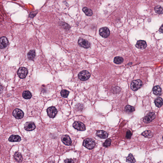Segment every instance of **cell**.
<instances>
[{"mask_svg":"<svg viewBox=\"0 0 163 163\" xmlns=\"http://www.w3.org/2000/svg\"><path fill=\"white\" fill-rule=\"evenodd\" d=\"M83 145L88 149H92L95 146L96 143L94 140L90 138L86 139L84 140Z\"/></svg>","mask_w":163,"mask_h":163,"instance_id":"1","label":"cell"},{"mask_svg":"<svg viewBox=\"0 0 163 163\" xmlns=\"http://www.w3.org/2000/svg\"><path fill=\"white\" fill-rule=\"evenodd\" d=\"M142 82L141 80H133L131 84V88L133 91H136L142 87Z\"/></svg>","mask_w":163,"mask_h":163,"instance_id":"2","label":"cell"},{"mask_svg":"<svg viewBox=\"0 0 163 163\" xmlns=\"http://www.w3.org/2000/svg\"><path fill=\"white\" fill-rule=\"evenodd\" d=\"M90 76V73L86 70H83L81 71L78 75V78L82 81H85L88 80Z\"/></svg>","mask_w":163,"mask_h":163,"instance_id":"3","label":"cell"},{"mask_svg":"<svg viewBox=\"0 0 163 163\" xmlns=\"http://www.w3.org/2000/svg\"><path fill=\"white\" fill-rule=\"evenodd\" d=\"M156 117L155 114L154 112H150L143 119V121L145 123H149L155 119Z\"/></svg>","mask_w":163,"mask_h":163,"instance_id":"4","label":"cell"},{"mask_svg":"<svg viewBox=\"0 0 163 163\" xmlns=\"http://www.w3.org/2000/svg\"><path fill=\"white\" fill-rule=\"evenodd\" d=\"M47 114L48 116L51 118H54L57 113V111L56 108L54 106H51L47 110Z\"/></svg>","mask_w":163,"mask_h":163,"instance_id":"5","label":"cell"},{"mask_svg":"<svg viewBox=\"0 0 163 163\" xmlns=\"http://www.w3.org/2000/svg\"><path fill=\"white\" fill-rule=\"evenodd\" d=\"M78 43L80 47L85 49H88L90 46V43L88 41L82 38H80L78 39Z\"/></svg>","mask_w":163,"mask_h":163,"instance_id":"6","label":"cell"},{"mask_svg":"<svg viewBox=\"0 0 163 163\" xmlns=\"http://www.w3.org/2000/svg\"><path fill=\"white\" fill-rule=\"evenodd\" d=\"M28 71L27 68L22 67L19 68L18 71V75L20 78L23 79L26 77L28 75Z\"/></svg>","mask_w":163,"mask_h":163,"instance_id":"7","label":"cell"},{"mask_svg":"<svg viewBox=\"0 0 163 163\" xmlns=\"http://www.w3.org/2000/svg\"><path fill=\"white\" fill-rule=\"evenodd\" d=\"M99 34L104 38H107L110 35L109 29L107 27H103L99 30Z\"/></svg>","mask_w":163,"mask_h":163,"instance_id":"8","label":"cell"},{"mask_svg":"<svg viewBox=\"0 0 163 163\" xmlns=\"http://www.w3.org/2000/svg\"><path fill=\"white\" fill-rule=\"evenodd\" d=\"M13 114L14 117L16 119H20L23 117L24 113L21 110L16 109L13 111Z\"/></svg>","mask_w":163,"mask_h":163,"instance_id":"9","label":"cell"},{"mask_svg":"<svg viewBox=\"0 0 163 163\" xmlns=\"http://www.w3.org/2000/svg\"><path fill=\"white\" fill-rule=\"evenodd\" d=\"M73 127L77 130L83 131L85 130V126L83 123L80 122H75L73 123Z\"/></svg>","mask_w":163,"mask_h":163,"instance_id":"10","label":"cell"},{"mask_svg":"<svg viewBox=\"0 0 163 163\" xmlns=\"http://www.w3.org/2000/svg\"><path fill=\"white\" fill-rule=\"evenodd\" d=\"M8 44V41L5 37L0 38V49H3L6 48Z\"/></svg>","mask_w":163,"mask_h":163,"instance_id":"11","label":"cell"},{"mask_svg":"<svg viewBox=\"0 0 163 163\" xmlns=\"http://www.w3.org/2000/svg\"><path fill=\"white\" fill-rule=\"evenodd\" d=\"M36 125L34 123L32 122H27L25 124L24 129L27 131H31L36 128Z\"/></svg>","mask_w":163,"mask_h":163,"instance_id":"12","label":"cell"},{"mask_svg":"<svg viewBox=\"0 0 163 163\" xmlns=\"http://www.w3.org/2000/svg\"><path fill=\"white\" fill-rule=\"evenodd\" d=\"M136 46L139 49L143 50L146 48L147 44L145 41L143 40H140L137 43Z\"/></svg>","mask_w":163,"mask_h":163,"instance_id":"13","label":"cell"},{"mask_svg":"<svg viewBox=\"0 0 163 163\" xmlns=\"http://www.w3.org/2000/svg\"><path fill=\"white\" fill-rule=\"evenodd\" d=\"M62 142L66 145H70L72 143V141L70 137L67 135H63L62 137Z\"/></svg>","mask_w":163,"mask_h":163,"instance_id":"14","label":"cell"},{"mask_svg":"<svg viewBox=\"0 0 163 163\" xmlns=\"http://www.w3.org/2000/svg\"><path fill=\"white\" fill-rule=\"evenodd\" d=\"M96 136L102 139H105L108 137V133L104 131L99 130L97 132L96 134Z\"/></svg>","mask_w":163,"mask_h":163,"instance_id":"15","label":"cell"},{"mask_svg":"<svg viewBox=\"0 0 163 163\" xmlns=\"http://www.w3.org/2000/svg\"><path fill=\"white\" fill-rule=\"evenodd\" d=\"M153 91L154 94L155 95L160 96L162 94V89L160 86H156L153 88Z\"/></svg>","mask_w":163,"mask_h":163,"instance_id":"16","label":"cell"},{"mask_svg":"<svg viewBox=\"0 0 163 163\" xmlns=\"http://www.w3.org/2000/svg\"><path fill=\"white\" fill-rule=\"evenodd\" d=\"M21 138L19 136L15 135L11 136L8 139L9 141L12 142H20L21 141Z\"/></svg>","mask_w":163,"mask_h":163,"instance_id":"17","label":"cell"},{"mask_svg":"<svg viewBox=\"0 0 163 163\" xmlns=\"http://www.w3.org/2000/svg\"><path fill=\"white\" fill-rule=\"evenodd\" d=\"M14 158L16 161L18 162H21L23 160L22 156V154L18 152H16L14 156Z\"/></svg>","mask_w":163,"mask_h":163,"instance_id":"18","label":"cell"},{"mask_svg":"<svg viewBox=\"0 0 163 163\" xmlns=\"http://www.w3.org/2000/svg\"><path fill=\"white\" fill-rule=\"evenodd\" d=\"M36 53L34 50H30L28 54V57L29 60H34L36 57Z\"/></svg>","mask_w":163,"mask_h":163,"instance_id":"19","label":"cell"},{"mask_svg":"<svg viewBox=\"0 0 163 163\" xmlns=\"http://www.w3.org/2000/svg\"><path fill=\"white\" fill-rule=\"evenodd\" d=\"M156 106L158 107H160L163 105V100L161 97H158L156 99L155 101Z\"/></svg>","mask_w":163,"mask_h":163,"instance_id":"20","label":"cell"},{"mask_svg":"<svg viewBox=\"0 0 163 163\" xmlns=\"http://www.w3.org/2000/svg\"><path fill=\"white\" fill-rule=\"evenodd\" d=\"M23 97L25 99H30L32 95L31 92L29 91H24L22 94Z\"/></svg>","mask_w":163,"mask_h":163,"instance_id":"21","label":"cell"},{"mask_svg":"<svg viewBox=\"0 0 163 163\" xmlns=\"http://www.w3.org/2000/svg\"><path fill=\"white\" fill-rule=\"evenodd\" d=\"M82 11L86 15L88 16H91L93 14V13L92 10L90 9L89 8L84 7L82 9Z\"/></svg>","mask_w":163,"mask_h":163,"instance_id":"22","label":"cell"},{"mask_svg":"<svg viewBox=\"0 0 163 163\" xmlns=\"http://www.w3.org/2000/svg\"><path fill=\"white\" fill-rule=\"evenodd\" d=\"M135 110V109L133 107L129 105H127L126 106L125 108V111L126 113H131Z\"/></svg>","mask_w":163,"mask_h":163,"instance_id":"23","label":"cell"},{"mask_svg":"<svg viewBox=\"0 0 163 163\" xmlns=\"http://www.w3.org/2000/svg\"><path fill=\"white\" fill-rule=\"evenodd\" d=\"M143 136L145 137L151 138L152 137L153 134L150 131L147 130L143 132L141 134Z\"/></svg>","mask_w":163,"mask_h":163,"instance_id":"24","label":"cell"},{"mask_svg":"<svg viewBox=\"0 0 163 163\" xmlns=\"http://www.w3.org/2000/svg\"><path fill=\"white\" fill-rule=\"evenodd\" d=\"M123 61V58L119 57H116L114 59V62L116 64H120L122 63Z\"/></svg>","mask_w":163,"mask_h":163,"instance_id":"25","label":"cell"},{"mask_svg":"<svg viewBox=\"0 0 163 163\" xmlns=\"http://www.w3.org/2000/svg\"><path fill=\"white\" fill-rule=\"evenodd\" d=\"M126 162L128 163H134L136 162L135 159L131 154H130L127 157Z\"/></svg>","mask_w":163,"mask_h":163,"instance_id":"26","label":"cell"},{"mask_svg":"<svg viewBox=\"0 0 163 163\" xmlns=\"http://www.w3.org/2000/svg\"><path fill=\"white\" fill-rule=\"evenodd\" d=\"M155 10L157 14H161L163 13V8L160 6H157L155 7Z\"/></svg>","mask_w":163,"mask_h":163,"instance_id":"27","label":"cell"},{"mask_svg":"<svg viewBox=\"0 0 163 163\" xmlns=\"http://www.w3.org/2000/svg\"><path fill=\"white\" fill-rule=\"evenodd\" d=\"M69 94V92L68 90L63 89L61 91V94L62 97L66 98L68 97Z\"/></svg>","mask_w":163,"mask_h":163,"instance_id":"28","label":"cell"},{"mask_svg":"<svg viewBox=\"0 0 163 163\" xmlns=\"http://www.w3.org/2000/svg\"><path fill=\"white\" fill-rule=\"evenodd\" d=\"M111 140L110 139H108L106 140L104 143L103 144L104 146L105 147H108L110 146L111 143Z\"/></svg>","mask_w":163,"mask_h":163,"instance_id":"29","label":"cell"},{"mask_svg":"<svg viewBox=\"0 0 163 163\" xmlns=\"http://www.w3.org/2000/svg\"><path fill=\"white\" fill-rule=\"evenodd\" d=\"M132 135V134L131 132L130 131L128 130L127 132L126 137L127 138L130 139L131 138Z\"/></svg>","mask_w":163,"mask_h":163,"instance_id":"30","label":"cell"},{"mask_svg":"<svg viewBox=\"0 0 163 163\" xmlns=\"http://www.w3.org/2000/svg\"><path fill=\"white\" fill-rule=\"evenodd\" d=\"M61 24H62L61 26H62V27H63L64 29H69V27H70L69 25H68L67 24L65 23H62Z\"/></svg>","mask_w":163,"mask_h":163,"instance_id":"31","label":"cell"},{"mask_svg":"<svg viewBox=\"0 0 163 163\" xmlns=\"http://www.w3.org/2000/svg\"><path fill=\"white\" fill-rule=\"evenodd\" d=\"M76 108L77 109L80 110L83 108V105H82V104H77L76 105Z\"/></svg>","mask_w":163,"mask_h":163,"instance_id":"32","label":"cell"},{"mask_svg":"<svg viewBox=\"0 0 163 163\" xmlns=\"http://www.w3.org/2000/svg\"><path fill=\"white\" fill-rule=\"evenodd\" d=\"M65 162L66 163H74L73 160L71 159H67L65 160Z\"/></svg>","mask_w":163,"mask_h":163,"instance_id":"33","label":"cell"},{"mask_svg":"<svg viewBox=\"0 0 163 163\" xmlns=\"http://www.w3.org/2000/svg\"><path fill=\"white\" fill-rule=\"evenodd\" d=\"M4 87L3 85L1 83H0V94L1 93L3 90Z\"/></svg>","mask_w":163,"mask_h":163,"instance_id":"34","label":"cell"},{"mask_svg":"<svg viewBox=\"0 0 163 163\" xmlns=\"http://www.w3.org/2000/svg\"><path fill=\"white\" fill-rule=\"evenodd\" d=\"M159 31H160L161 32V33H163V26H162L161 28H160V29Z\"/></svg>","mask_w":163,"mask_h":163,"instance_id":"35","label":"cell"}]
</instances>
